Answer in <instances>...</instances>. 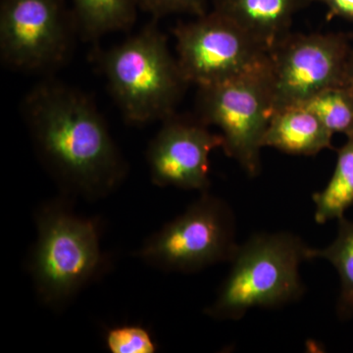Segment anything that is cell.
Returning <instances> with one entry per match:
<instances>
[{
	"label": "cell",
	"mask_w": 353,
	"mask_h": 353,
	"mask_svg": "<svg viewBox=\"0 0 353 353\" xmlns=\"http://www.w3.org/2000/svg\"><path fill=\"white\" fill-rule=\"evenodd\" d=\"M238 246L233 209L206 192L148 238L137 255L159 270L189 274L231 261Z\"/></svg>",
	"instance_id": "6"
},
{
	"label": "cell",
	"mask_w": 353,
	"mask_h": 353,
	"mask_svg": "<svg viewBox=\"0 0 353 353\" xmlns=\"http://www.w3.org/2000/svg\"><path fill=\"white\" fill-rule=\"evenodd\" d=\"M309 246L289 232L257 233L239 245L229 274L204 312L215 320H241L253 308L296 303L305 292L299 267Z\"/></svg>",
	"instance_id": "2"
},
{
	"label": "cell",
	"mask_w": 353,
	"mask_h": 353,
	"mask_svg": "<svg viewBox=\"0 0 353 353\" xmlns=\"http://www.w3.org/2000/svg\"><path fill=\"white\" fill-rule=\"evenodd\" d=\"M38 236L29 270L37 294L50 307L71 301L99 274L103 255L94 221L75 214L61 201L39 209Z\"/></svg>",
	"instance_id": "4"
},
{
	"label": "cell",
	"mask_w": 353,
	"mask_h": 353,
	"mask_svg": "<svg viewBox=\"0 0 353 353\" xmlns=\"http://www.w3.org/2000/svg\"><path fill=\"white\" fill-rule=\"evenodd\" d=\"M314 219L323 225L340 220L353 206V134L336 150V162L326 187L312 196Z\"/></svg>",
	"instance_id": "14"
},
{
	"label": "cell",
	"mask_w": 353,
	"mask_h": 353,
	"mask_svg": "<svg viewBox=\"0 0 353 353\" xmlns=\"http://www.w3.org/2000/svg\"><path fill=\"white\" fill-rule=\"evenodd\" d=\"M161 123L146 152L152 183L158 187L208 192L210 154L222 148V136L211 132L196 116L175 113Z\"/></svg>",
	"instance_id": "10"
},
{
	"label": "cell",
	"mask_w": 353,
	"mask_h": 353,
	"mask_svg": "<svg viewBox=\"0 0 353 353\" xmlns=\"http://www.w3.org/2000/svg\"><path fill=\"white\" fill-rule=\"evenodd\" d=\"M77 36L65 0H1L0 58L10 69L52 73L68 62Z\"/></svg>",
	"instance_id": "7"
},
{
	"label": "cell",
	"mask_w": 353,
	"mask_h": 353,
	"mask_svg": "<svg viewBox=\"0 0 353 353\" xmlns=\"http://www.w3.org/2000/svg\"><path fill=\"white\" fill-rule=\"evenodd\" d=\"M173 34L181 71L197 88L224 82L268 60L264 46L217 11L181 23Z\"/></svg>",
	"instance_id": "9"
},
{
	"label": "cell",
	"mask_w": 353,
	"mask_h": 353,
	"mask_svg": "<svg viewBox=\"0 0 353 353\" xmlns=\"http://www.w3.org/2000/svg\"><path fill=\"white\" fill-rule=\"evenodd\" d=\"M353 34L289 32L269 51L273 114L343 87Z\"/></svg>",
	"instance_id": "8"
},
{
	"label": "cell",
	"mask_w": 353,
	"mask_h": 353,
	"mask_svg": "<svg viewBox=\"0 0 353 353\" xmlns=\"http://www.w3.org/2000/svg\"><path fill=\"white\" fill-rule=\"evenodd\" d=\"M22 113L44 166L69 192L101 199L126 178L108 123L82 90L46 79L26 95Z\"/></svg>",
	"instance_id": "1"
},
{
	"label": "cell",
	"mask_w": 353,
	"mask_h": 353,
	"mask_svg": "<svg viewBox=\"0 0 353 353\" xmlns=\"http://www.w3.org/2000/svg\"><path fill=\"white\" fill-rule=\"evenodd\" d=\"M109 90L130 125L163 122L190 83L155 23L99 55Z\"/></svg>",
	"instance_id": "3"
},
{
	"label": "cell",
	"mask_w": 353,
	"mask_h": 353,
	"mask_svg": "<svg viewBox=\"0 0 353 353\" xmlns=\"http://www.w3.org/2000/svg\"><path fill=\"white\" fill-rule=\"evenodd\" d=\"M299 105L319 118L332 134H353V97L345 87L323 90Z\"/></svg>",
	"instance_id": "16"
},
{
	"label": "cell",
	"mask_w": 353,
	"mask_h": 353,
	"mask_svg": "<svg viewBox=\"0 0 353 353\" xmlns=\"http://www.w3.org/2000/svg\"><path fill=\"white\" fill-rule=\"evenodd\" d=\"M208 0H137L138 6L154 18L163 17L176 13L203 15Z\"/></svg>",
	"instance_id": "18"
},
{
	"label": "cell",
	"mask_w": 353,
	"mask_h": 353,
	"mask_svg": "<svg viewBox=\"0 0 353 353\" xmlns=\"http://www.w3.org/2000/svg\"><path fill=\"white\" fill-rule=\"evenodd\" d=\"M327 8V20L340 18L353 23V0H314Z\"/></svg>",
	"instance_id": "19"
},
{
	"label": "cell",
	"mask_w": 353,
	"mask_h": 353,
	"mask_svg": "<svg viewBox=\"0 0 353 353\" xmlns=\"http://www.w3.org/2000/svg\"><path fill=\"white\" fill-rule=\"evenodd\" d=\"M343 87L347 88L353 97V46L352 50H350V57H348Z\"/></svg>",
	"instance_id": "20"
},
{
	"label": "cell",
	"mask_w": 353,
	"mask_h": 353,
	"mask_svg": "<svg viewBox=\"0 0 353 353\" xmlns=\"http://www.w3.org/2000/svg\"><path fill=\"white\" fill-rule=\"evenodd\" d=\"M196 108L199 120L220 130L228 157L248 176H259L260 152L273 115L268 60L224 82L197 88Z\"/></svg>",
	"instance_id": "5"
},
{
	"label": "cell",
	"mask_w": 353,
	"mask_h": 353,
	"mask_svg": "<svg viewBox=\"0 0 353 353\" xmlns=\"http://www.w3.org/2000/svg\"><path fill=\"white\" fill-rule=\"evenodd\" d=\"M79 37L95 41L110 32L128 31L137 18V0H72Z\"/></svg>",
	"instance_id": "13"
},
{
	"label": "cell",
	"mask_w": 353,
	"mask_h": 353,
	"mask_svg": "<svg viewBox=\"0 0 353 353\" xmlns=\"http://www.w3.org/2000/svg\"><path fill=\"white\" fill-rule=\"evenodd\" d=\"M333 136L305 106H289L272 115L263 148H275L290 155L314 157L324 150H333Z\"/></svg>",
	"instance_id": "12"
},
{
	"label": "cell",
	"mask_w": 353,
	"mask_h": 353,
	"mask_svg": "<svg viewBox=\"0 0 353 353\" xmlns=\"http://www.w3.org/2000/svg\"><path fill=\"white\" fill-rule=\"evenodd\" d=\"M336 238L324 248H309V260L324 259L333 265L340 277L336 313L341 319L353 317V221L338 220Z\"/></svg>",
	"instance_id": "15"
},
{
	"label": "cell",
	"mask_w": 353,
	"mask_h": 353,
	"mask_svg": "<svg viewBox=\"0 0 353 353\" xmlns=\"http://www.w3.org/2000/svg\"><path fill=\"white\" fill-rule=\"evenodd\" d=\"M106 347L112 353H154L152 334L139 325L114 327L106 334Z\"/></svg>",
	"instance_id": "17"
},
{
	"label": "cell",
	"mask_w": 353,
	"mask_h": 353,
	"mask_svg": "<svg viewBox=\"0 0 353 353\" xmlns=\"http://www.w3.org/2000/svg\"><path fill=\"white\" fill-rule=\"evenodd\" d=\"M213 10L245 30L267 50L290 32L292 20L314 0H212Z\"/></svg>",
	"instance_id": "11"
}]
</instances>
